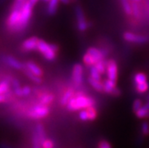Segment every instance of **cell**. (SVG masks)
I'll list each match as a JSON object with an SVG mask.
<instances>
[{
  "label": "cell",
  "mask_w": 149,
  "mask_h": 148,
  "mask_svg": "<svg viewBox=\"0 0 149 148\" xmlns=\"http://www.w3.org/2000/svg\"><path fill=\"white\" fill-rule=\"evenodd\" d=\"M144 107H146V108H147L148 110H149V100L147 101V102H146V104H144Z\"/></svg>",
  "instance_id": "obj_41"
},
{
  "label": "cell",
  "mask_w": 149,
  "mask_h": 148,
  "mask_svg": "<svg viewBox=\"0 0 149 148\" xmlns=\"http://www.w3.org/2000/svg\"><path fill=\"white\" fill-rule=\"evenodd\" d=\"M37 50L48 60H53L56 58V52L58 48L55 44H49L42 40H39Z\"/></svg>",
  "instance_id": "obj_3"
},
{
  "label": "cell",
  "mask_w": 149,
  "mask_h": 148,
  "mask_svg": "<svg viewBox=\"0 0 149 148\" xmlns=\"http://www.w3.org/2000/svg\"><path fill=\"white\" fill-rule=\"evenodd\" d=\"M83 66L80 64H77L74 66L72 72V79L76 86H80L83 83Z\"/></svg>",
  "instance_id": "obj_9"
},
{
  "label": "cell",
  "mask_w": 149,
  "mask_h": 148,
  "mask_svg": "<svg viewBox=\"0 0 149 148\" xmlns=\"http://www.w3.org/2000/svg\"><path fill=\"white\" fill-rule=\"evenodd\" d=\"M28 1L33 6H34L36 3H37V2L39 1V0H28Z\"/></svg>",
  "instance_id": "obj_40"
},
{
  "label": "cell",
  "mask_w": 149,
  "mask_h": 148,
  "mask_svg": "<svg viewBox=\"0 0 149 148\" xmlns=\"http://www.w3.org/2000/svg\"><path fill=\"white\" fill-rule=\"evenodd\" d=\"M147 76L143 73H136L134 76V82L136 85L143 83L145 82H147Z\"/></svg>",
  "instance_id": "obj_21"
},
{
  "label": "cell",
  "mask_w": 149,
  "mask_h": 148,
  "mask_svg": "<svg viewBox=\"0 0 149 148\" xmlns=\"http://www.w3.org/2000/svg\"><path fill=\"white\" fill-rule=\"evenodd\" d=\"M36 133L38 135V137L40 138L41 144H42L44 141L45 140V134L44 131L43 126H42L41 124H38L36 127Z\"/></svg>",
  "instance_id": "obj_20"
},
{
  "label": "cell",
  "mask_w": 149,
  "mask_h": 148,
  "mask_svg": "<svg viewBox=\"0 0 149 148\" xmlns=\"http://www.w3.org/2000/svg\"><path fill=\"white\" fill-rule=\"evenodd\" d=\"M54 100V96L51 94H43L40 97V104L48 105L52 103Z\"/></svg>",
  "instance_id": "obj_19"
},
{
  "label": "cell",
  "mask_w": 149,
  "mask_h": 148,
  "mask_svg": "<svg viewBox=\"0 0 149 148\" xmlns=\"http://www.w3.org/2000/svg\"><path fill=\"white\" fill-rule=\"evenodd\" d=\"M88 110V112H89V120H95L97 116V112L96 110L94 108V106L93 107H89L87 108Z\"/></svg>",
  "instance_id": "obj_30"
},
{
  "label": "cell",
  "mask_w": 149,
  "mask_h": 148,
  "mask_svg": "<svg viewBox=\"0 0 149 148\" xmlns=\"http://www.w3.org/2000/svg\"><path fill=\"white\" fill-rule=\"evenodd\" d=\"M42 147L43 148H52L54 147V142L52 140L45 139L42 144Z\"/></svg>",
  "instance_id": "obj_32"
},
{
  "label": "cell",
  "mask_w": 149,
  "mask_h": 148,
  "mask_svg": "<svg viewBox=\"0 0 149 148\" xmlns=\"http://www.w3.org/2000/svg\"><path fill=\"white\" fill-rule=\"evenodd\" d=\"M21 21V10L12 9L6 21V25L11 31L17 32L19 24Z\"/></svg>",
  "instance_id": "obj_5"
},
{
  "label": "cell",
  "mask_w": 149,
  "mask_h": 148,
  "mask_svg": "<svg viewBox=\"0 0 149 148\" xmlns=\"http://www.w3.org/2000/svg\"><path fill=\"white\" fill-rule=\"evenodd\" d=\"M9 89V82L7 80L0 83V94H6Z\"/></svg>",
  "instance_id": "obj_28"
},
{
  "label": "cell",
  "mask_w": 149,
  "mask_h": 148,
  "mask_svg": "<svg viewBox=\"0 0 149 148\" xmlns=\"http://www.w3.org/2000/svg\"><path fill=\"white\" fill-rule=\"evenodd\" d=\"M79 118L82 121H88V120H89V115L87 108L83 109V110H81L79 111Z\"/></svg>",
  "instance_id": "obj_29"
},
{
  "label": "cell",
  "mask_w": 149,
  "mask_h": 148,
  "mask_svg": "<svg viewBox=\"0 0 149 148\" xmlns=\"http://www.w3.org/2000/svg\"><path fill=\"white\" fill-rule=\"evenodd\" d=\"M132 1H134V2H140L141 0H132Z\"/></svg>",
  "instance_id": "obj_44"
},
{
  "label": "cell",
  "mask_w": 149,
  "mask_h": 148,
  "mask_svg": "<svg viewBox=\"0 0 149 148\" xmlns=\"http://www.w3.org/2000/svg\"><path fill=\"white\" fill-rule=\"evenodd\" d=\"M142 132L144 135H149V124L147 122L142 124Z\"/></svg>",
  "instance_id": "obj_33"
},
{
  "label": "cell",
  "mask_w": 149,
  "mask_h": 148,
  "mask_svg": "<svg viewBox=\"0 0 149 148\" xmlns=\"http://www.w3.org/2000/svg\"><path fill=\"white\" fill-rule=\"evenodd\" d=\"M49 111H50L49 108L46 105L40 104V105H36L35 107L30 109L28 113V116L31 119L38 120L47 116L49 113Z\"/></svg>",
  "instance_id": "obj_6"
},
{
  "label": "cell",
  "mask_w": 149,
  "mask_h": 148,
  "mask_svg": "<svg viewBox=\"0 0 149 148\" xmlns=\"http://www.w3.org/2000/svg\"><path fill=\"white\" fill-rule=\"evenodd\" d=\"M116 88V82L111 79H107L103 83V91L108 94H111L113 90Z\"/></svg>",
  "instance_id": "obj_14"
},
{
  "label": "cell",
  "mask_w": 149,
  "mask_h": 148,
  "mask_svg": "<svg viewBox=\"0 0 149 148\" xmlns=\"http://www.w3.org/2000/svg\"><path fill=\"white\" fill-rule=\"evenodd\" d=\"M143 106V103H142V101L141 99H136V101H134L133 103V105H132V109L134 112L136 113V111H138L141 107Z\"/></svg>",
  "instance_id": "obj_31"
},
{
  "label": "cell",
  "mask_w": 149,
  "mask_h": 148,
  "mask_svg": "<svg viewBox=\"0 0 149 148\" xmlns=\"http://www.w3.org/2000/svg\"><path fill=\"white\" fill-rule=\"evenodd\" d=\"M107 76L109 79L117 81V64L115 60H109L107 61Z\"/></svg>",
  "instance_id": "obj_10"
},
{
  "label": "cell",
  "mask_w": 149,
  "mask_h": 148,
  "mask_svg": "<svg viewBox=\"0 0 149 148\" xmlns=\"http://www.w3.org/2000/svg\"><path fill=\"white\" fill-rule=\"evenodd\" d=\"M59 1L60 0H50L49 1L47 7V13L49 15H53L56 13Z\"/></svg>",
  "instance_id": "obj_16"
},
{
  "label": "cell",
  "mask_w": 149,
  "mask_h": 148,
  "mask_svg": "<svg viewBox=\"0 0 149 148\" xmlns=\"http://www.w3.org/2000/svg\"><path fill=\"white\" fill-rule=\"evenodd\" d=\"M106 53L104 51L100 50L96 48L91 47L87 50L83 56V62L88 66H93L100 60H104Z\"/></svg>",
  "instance_id": "obj_2"
},
{
  "label": "cell",
  "mask_w": 149,
  "mask_h": 148,
  "mask_svg": "<svg viewBox=\"0 0 149 148\" xmlns=\"http://www.w3.org/2000/svg\"><path fill=\"white\" fill-rule=\"evenodd\" d=\"M76 15H77V28L79 31L83 32L88 28V24L86 21L85 16L83 14L82 8L79 6H77L75 8Z\"/></svg>",
  "instance_id": "obj_8"
},
{
  "label": "cell",
  "mask_w": 149,
  "mask_h": 148,
  "mask_svg": "<svg viewBox=\"0 0 149 148\" xmlns=\"http://www.w3.org/2000/svg\"><path fill=\"white\" fill-rule=\"evenodd\" d=\"M146 99H147V100H148H148H149V94H148V95H147V96H146Z\"/></svg>",
  "instance_id": "obj_43"
},
{
  "label": "cell",
  "mask_w": 149,
  "mask_h": 148,
  "mask_svg": "<svg viewBox=\"0 0 149 148\" xmlns=\"http://www.w3.org/2000/svg\"><path fill=\"white\" fill-rule=\"evenodd\" d=\"M26 69H28L29 71H30L31 73H33V74L36 76H39L41 77L42 76V70L41 69V68L39 67V66L36 65L34 62L33 61H28L26 64Z\"/></svg>",
  "instance_id": "obj_13"
},
{
  "label": "cell",
  "mask_w": 149,
  "mask_h": 148,
  "mask_svg": "<svg viewBox=\"0 0 149 148\" xmlns=\"http://www.w3.org/2000/svg\"><path fill=\"white\" fill-rule=\"evenodd\" d=\"M6 100V96L5 94H0V103L4 102Z\"/></svg>",
  "instance_id": "obj_39"
},
{
  "label": "cell",
  "mask_w": 149,
  "mask_h": 148,
  "mask_svg": "<svg viewBox=\"0 0 149 148\" xmlns=\"http://www.w3.org/2000/svg\"><path fill=\"white\" fill-rule=\"evenodd\" d=\"M60 1L64 4H68L70 2V0H60Z\"/></svg>",
  "instance_id": "obj_42"
},
{
  "label": "cell",
  "mask_w": 149,
  "mask_h": 148,
  "mask_svg": "<svg viewBox=\"0 0 149 148\" xmlns=\"http://www.w3.org/2000/svg\"><path fill=\"white\" fill-rule=\"evenodd\" d=\"M147 117H148V118H149V112H148V115H147Z\"/></svg>",
  "instance_id": "obj_46"
},
{
  "label": "cell",
  "mask_w": 149,
  "mask_h": 148,
  "mask_svg": "<svg viewBox=\"0 0 149 148\" xmlns=\"http://www.w3.org/2000/svg\"><path fill=\"white\" fill-rule=\"evenodd\" d=\"M43 1H44V2H49V1H50V0H43Z\"/></svg>",
  "instance_id": "obj_45"
},
{
  "label": "cell",
  "mask_w": 149,
  "mask_h": 148,
  "mask_svg": "<svg viewBox=\"0 0 149 148\" xmlns=\"http://www.w3.org/2000/svg\"><path fill=\"white\" fill-rule=\"evenodd\" d=\"M111 94H113V95H115V96L120 95V91L117 88H115L113 90V92H112Z\"/></svg>",
  "instance_id": "obj_38"
},
{
  "label": "cell",
  "mask_w": 149,
  "mask_h": 148,
  "mask_svg": "<svg viewBox=\"0 0 149 148\" xmlns=\"http://www.w3.org/2000/svg\"><path fill=\"white\" fill-rule=\"evenodd\" d=\"M22 93L24 97H26L31 93V88L28 85H25L22 88Z\"/></svg>",
  "instance_id": "obj_34"
},
{
  "label": "cell",
  "mask_w": 149,
  "mask_h": 148,
  "mask_svg": "<svg viewBox=\"0 0 149 148\" xmlns=\"http://www.w3.org/2000/svg\"><path fill=\"white\" fill-rule=\"evenodd\" d=\"M11 84H12V86H13L14 89L18 88V87H21V85H20L19 81L16 79H12V81H11Z\"/></svg>",
  "instance_id": "obj_36"
},
{
  "label": "cell",
  "mask_w": 149,
  "mask_h": 148,
  "mask_svg": "<svg viewBox=\"0 0 149 148\" xmlns=\"http://www.w3.org/2000/svg\"><path fill=\"white\" fill-rule=\"evenodd\" d=\"M14 91H15V94L17 96H18V97L23 96L22 88H21V87H18V88H15V89H14Z\"/></svg>",
  "instance_id": "obj_37"
},
{
  "label": "cell",
  "mask_w": 149,
  "mask_h": 148,
  "mask_svg": "<svg viewBox=\"0 0 149 148\" xmlns=\"http://www.w3.org/2000/svg\"><path fill=\"white\" fill-rule=\"evenodd\" d=\"M120 2L126 15H132V3H130V0H120Z\"/></svg>",
  "instance_id": "obj_18"
},
{
  "label": "cell",
  "mask_w": 149,
  "mask_h": 148,
  "mask_svg": "<svg viewBox=\"0 0 149 148\" xmlns=\"http://www.w3.org/2000/svg\"><path fill=\"white\" fill-rule=\"evenodd\" d=\"M5 61L10 67H11L12 68H15L16 69H21L24 68V66L21 64V62H20L17 59H15L14 57L10 56V55H8V56L5 58Z\"/></svg>",
  "instance_id": "obj_12"
},
{
  "label": "cell",
  "mask_w": 149,
  "mask_h": 148,
  "mask_svg": "<svg viewBox=\"0 0 149 148\" xmlns=\"http://www.w3.org/2000/svg\"><path fill=\"white\" fill-rule=\"evenodd\" d=\"M137 2H134L132 3V15L134 16V17L136 19H139L141 17V11H140L139 6L137 3Z\"/></svg>",
  "instance_id": "obj_24"
},
{
  "label": "cell",
  "mask_w": 149,
  "mask_h": 148,
  "mask_svg": "<svg viewBox=\"0 0 149 148\" xmlns=\"http://www.w3.org/2000/svg\"><path fill=\"white\" fill-rule=\"evenodd\" d=\"M136 85V91L139 93H145L148 91L149 88V84L147 82H145L143 83H140V84Z\"/></svg>",
  "instance_id": "obj_25"
},
{
  "label": "cell",
  "mask_w": 149,
  "mask_h": 148,
  "mask_svg": "<svg viewBox=\"0 0 149 148\" xmlns=\"http://www.w3.org/2000/svg\"><path fill=\"white\" fill-rule=\"evenodd\" d=\"M26 75L28 76L29 79H30L32 81H33L34 83H40L42 82V79L41 78H40V76L35 75V74H33V73H31L30 71H29L27 69H26Z\"/></svg>",
  "instance_id": "obj_27"
},
{
  "label": "cell",
  "mask_w": 149,
  "mask_h": 148,
  "mask_svg": "<svg viewBox=\"0 0 149 148\" xmlns=\"http://www.w3.org/2000/svg\"><path fill=\"white\" fill-rule=\"evenodd\" d=\"M39 39L36 37H30L25 40L22 44V49L26 51L37 49Z\"/></svg>",
  "instance_id": "obj_11"
},
{
  "label": "cell",
  "mask_w": 149,
  "mask_h": 148,
  "mask_svg": "<svg viewBox=\"0 0 149 148\" xmlns=\"http://www.w3.org/2000/svg\"><path fill=\"white\" fill-rule=\"evenodd\" d=\"M33 7V6L29 2L28 0L25 1L24 6L21 9V21H20V24H19L18 28H17V32L23 31L27 26L29 21L31 18V16H32Z\"/></svg>",
  "instance_id": "obj_4"
},
{
  "label": "cell",
  "mask_w": 149,
  "mask_h": 148,
  "mask_svg": "<svg viewBox=\"0 0 149 148\" xmlns=\"http://www.w3.org/2000/svg\"><path fill=\"white\" fill-rule=\"evenodd\" d=\"M149 112V110H148L146 107H144V105L142 106L141 108L138 111L136 112V115L138 118H145V117H147V115Z\"/></svg>",
  "instance_id": "obj_26"
},
{
  "label": "cell",
  "mask_w": 149,
  "mask_h": 148,
  "mask_svg": "<svg viewBox=\"0 0 149 148\" xmlns=\"http://www.w3.org/2000/svg\"><path fill=\"white\" fill-rule=\"evenodd\" d=\"M95 67L97 68L98 71L100 72L101 74H104L105 73L106 69H107V61H104V60H100L95 64Z\"/></svg>",
  "instance_id": "obj_22"
},
{
  "label": "cell",
  "mask_w": 149,
  "mask_h": 148,
  "mask_svg": "<svg viewBox=\"0 0 149 148\" xmlns=\"http://www.w3.org/2000/svg\"><path fill=\"white\" fill-rule=\"evenodd\" d=\"M89 73H90V76L93 77V79H97V80H101V73L98 71L97 68L95 67V65L91 66L90 70H89Z\"/></svg>",
  "instance_id": "obj_23"
},
{
  "label": "cell",
  "mask_w": 149,
  "mask_h": 148,
  "mask_svg": "<svg viewBox=\"0 0 149 148\" xmlns=\"http://www.w3.org/2000/svg\"><path fill=\"white\" fill-rule=\"evenodd\" d=\"M74 95V92L72 88H69L66 92H64V94H63V96L61 98V104L62 106H66L68 104V103L70 101V100L71 99Z\"/></svg>",
  "instance_id": "obj_15"
},
{
  "label": "cell",
  "mask_w": 149,
  "mask_h": 148,
  "mask_svg": "<svg viewBox=\"0 0 149 148\" xmlns=\"http://www.w3.org/2000/svg\"><path fill=\"white\" fill-rule=\"evenodd\" d=\"M98 147L99 148H111V145H110L109 142L107 141H102L98 144Z\"/></svg>",
  "instance_id": "obj_35"
},
{
  "label": "cell",
  "mask_w": 149,
  "mask_h": 148,
  "mask_svg": "<svg viewBox=\"0 0 149 148\" xmlns=\"http://www.w3.org/2000/svg\"><path fill=\"white\" fill-rule=\"evenodd\" d=\"M88 82L90 84V85L93 87L94 89H95L98 92H102L103 91V84L100 82V80H97V79H93V77H89Z\"/></svg>",
  "instance_id": "obj_17"
},
{
  "label": "cell",
  "mask_w": 149,
  "mask_h": 148,
  "mask_svg": "<svg viewBox=\"0 0 149 148\" xmlns=\"http://www.w3.org/2000/svg\"><path fill=\"white\" fill-rule=\"evenodd\" d=\"M124 40L129 42L132 43H145L149 40L148 36H142V35H136L131 32H126L123 34Z\"/></svg>",
  "instance_id": "obj_7"
},
{
  "label": "cell",
  "mask_w": 149,
  "mask_h": 148,
  "mask_svg": "<svg viewBox=\"0 0 149 148\" xmlns=\"http://www.w3.org/2000/svg\"><path fill=\"white\" fill-rule=\"evenodd\" d=\"M95 100L89 96L79 93L74 96L66 105L67 108L70 111H78L86 109L95 105Z\"/></svg>",
  "instance_id": "obj_1"
}]
</instances>
